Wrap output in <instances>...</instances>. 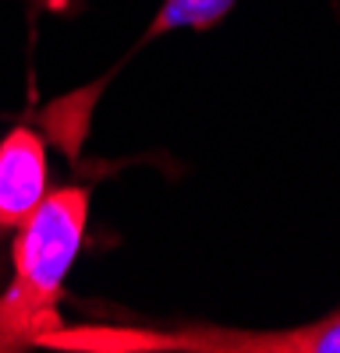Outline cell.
<instances>
[{"mask_svg":"<svg viewBox=\"0 0 340 353\" xmlns=\"http://www.w3.org/2000/svg\"><path fill=\"white\" fill-rule=\"evenodd\" d=\"M89 191L53 188L11 244V283L0 293V353L39 346L61 329V293L85 241Z\"/></svg>","mask_w":340,"mask_h":353,"instance_id":"1","label":"cell"},{"mask_svg":"<svg viewBox=\"0 0 340 353\" xmlns=\"http://www.w3.org/2000/svg\"><path fill=\"white\" fill-rule=\"evenodd\" d=\"M39 346L78 353H340V311L294 329L245 332L220 325L135 329V325H82L53 329Z\"/></svg>","mask_w":340,"mask_h":353,"instance_id":"2","label":"cell"},{"mask_svg":"<svg viewBox=\"0 0 340 353\" xmlns=\"http://www.w3.org/2000/svg\"><path fill=\"white\" fill-rule=\"evenodd\" d=\"M46 191V141L32 128H15L0 141V230L15 233Z\"/></svg>","mask_w":340,"mask_h":353,"instance_id":"3","label":"cell"},{"mask_svg":"<svg viewBox=\"0 0 340 353\" xmlns=\"http://www.w3.org/2000/svg\"><path fill=\"white\" fill-rule=\"evenodd\" d=\"M234 4L238 0H163L142 43H153L156 36L174 32V28H213L223 14H231Z\"/></svg>","mask_w":340,"mask_h":353,"instance_id":"4","label":"cell"}]
</instances>
